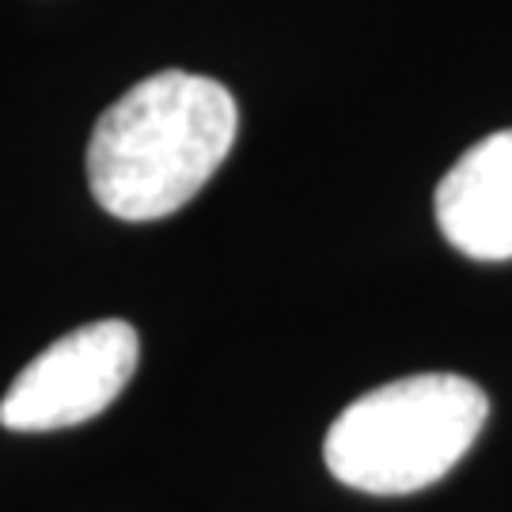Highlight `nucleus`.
<instances>
[{
    "mask_svg": "<svg viewBox=\"0 0 512 512\" xmlns=\"http://www.w3.org/2000/svg\"><path fill=\"white\" fill-rule=\"evenodd\" d=\"M490 399L456 372H418L368 391L334 418L323 440L327 471L376 497L418 494L471 452Z\"/></svg>",
    "mask_w": 512,
    "mask_h": 512,
    "instance_id": "obj_2",
    "label": "nucleus"
},
{
    "mask_svg": "<svg viewBox=\"0 0 512 512\" xmlns=\"http://www.w3.org/2000/svg\"><path fill=\"white\" fill-rule=\"evenodd\" d=\"M236 133L239 110L224 84L183 69L148 76L114 99L92 129L95 202L129 224L171 217L217 175Z\"/></svg>",
    "mask_w": 512,
    "mask_h": 512,
    "instance_id": "obj_1",
    "label": "nucleus"
},
{
    "mask_svg": "<svg viewBox=\"0 0 512 512\" xmlns=\"http://www.w3.org/2000/svg\"><path fill=\"white\" fill-rule=\"evenodd\" d=\"M440 236L475 262L512 258V129H497L459 156L440 179Z\"/></svg>",
    "mask_w": 512,
    "mask_h": 512,
    "instance_id": "obj_4",
    "label": "nucleus"
},
{
    "mask_svg": "<svg viewBox=\"0 0 512 512\" xmlns=\"http://www.w3.org/2000/svg\"><path fill=\"white\" fill-rule=\"evenodd\" d=\"M141 338L126 319H99L46 346L0 399V425L50 433L99 418L137 372Z\"/></svg>",
    "mask_w": 512,
    "mask_h": 512,
    "instance_id": "obj_3",
    "label": "nucleus"
}]
</instances>
